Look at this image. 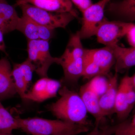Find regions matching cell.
<instances>
[{
  "mask_svg": "<svg viewBox=\"0 0 135 135\" xmlns=\"http://www.w3.org/2000/svg\"><path fill=\"white\" fill-rule=\"evenodd\" d=\"M79 94L88 112L95 119V126H99L104 119L99 106L100 96L93 88L90 81L81 86Z\"/></svg>",
  "mask_w": 135,
  "mask_h": 135,
  "instance_id": "9c48e42d",
  "label": "cell"
},
{
  "mask_svg": "<svg viewBox=\"0 0 135 135\" xmlns=\"http://www.w3.org/2000/svg\"><path fill=\"white\" fill-rule=\"evenodd\" d=\"M131 80L135 89V74L133 76H131Z\"/></svg>",
  "mask_w": 135,
  "mask_h": 135,
  "instance_id": "83f0119b",
  "label": "cell"
},
{
  "mask_svg": "<svg viewBox=\"0 0 135 135\" xmlns=\"http://www.w3.org/2000/svg\"><path fill=\"white\" fill-rule=\"evenodd\" d=\"M28 3L41 9L56 13H70L75 17L78 14L70 0H16L15 7Z\"/></svg>",
  "mask_w": 135,
  "mask_h": 135,
  "instance_id": "30bf717a",
  "label": "cell"
},
{
  "mask_svg": "<svg viewBox=\"0 0 135 135\" xmlns=\"http://www.w3.org/2000/svg\"><path fill=\"white\" fill-rule=\"evenodd\" d=\"M111 1V0H110V1Z\"/></svg>",
  "mask_w": 135,
  "mask_h": 135,
  "instance_id": "d6a6232c",
  "label": "cell"
},
{
  "mask_svg": "<svg viewBox=\"0 0 135 135\" xmlns=\"http://www.w3.org/2000/svg\"><path fill=\"white\" fill-rule=\"evenodd\" d=\"M19 129L28 134L42 135H77L89 131L88 126L60 119L40 118H18Z\"/></svg>",
  "mask_w": 135,
  "mask_h": 135,
  "instance_id": "7a4b0ae2",
  "label": "cell"
},
{
  "mask_svg": "<svg viewBox=\"0 0 135 135\" xmlns=\"http://www.w3.org/2000/svg\"><path fill=\"white\" fill-rule=\"evenodd\" d=\"M3 34L0 29V51L5 53L6 52V46L3 38Z\"/></svg>",
  "mask_w": 135,
  "mask_h": 135,
  "instance_id": "4316f807",
  "label": "cell"
},
{
  "mask_svg": "<svg viewBox=\"0 0 135 135\" xmlns=\"http://www.w3.org/2000/svg\"><path fill=\"white\" fill-rule=\"evenodd\" d=\"M126 79V91L129 105L133 109L135 104V89L131 80V77L125 76Z\"/></svg>",
  "mask_w": 135,
  "mask_h": 135,
  "instance_id": "7402d4cb",
  "label": "cell"
},
{
  "mask_svg": "<svg viewBox=\"0 0 135 135\" xmlns=\"http://www.w3.org/2000/svg\"><path fill=\"white\" fill-rule=\"evenodd\" d=\"M116 126V133L124 135H135V125L130 122L123 121Z\"/></svg>",
  "mask_w": 135,
  "mask_h": 135,
  "instance_id": "cb8c5ba5",
  "label": "cell"
},
{
  "mask_svg": "<svg viewBox=\"0 0 135 135\" xmlns=\"http://www.w3.org/2000/svg\"><path fill=\"white\" fill-rule=\"evenodd\" d=\"M22 15L50 29L65 28L75 17L70 13H56L41 9L28 3L19 6Z\"/></svg>",
  "mask_w": 135,
  "mask_h": 135,
  "instance_id": "3957f363",
  "label": "cell"
},
{
  "mask_svg": "<svg viewBox=\"0 0 135 135\" xmlns=\"http://www.w3.org/2000/svg\"><path fill=\"white\" fill-rule=\"evenodd\" d=\"M12 71L7 59L3 57L0 59V101L12 97L17 94Z\"/></svg>",
  "mask_w": 135,
  "mask_h": 135,
  "instance_id": "4fadbf2b",
  "label": "cell"
},
{
  "mask_svg": "<svg viewBox=\"0 0 135 135\" xmlns=\"http://www.w3.org/2000/svg\"><path fill=\"white\" fill-rule=\"evenodd\" d=\"M27 60L35 68V71L42 77H47L50 67L53 64H58L59 57L51 55L49 41L42 40H28Z\"/></svg>",
  "mask_w": 135,
  "mask_h": 135,
  "instance_id": "277c9868",
  "label": "cell"
},
{
  "mask_svg": "<svg viewBox=\"0 0 135 135\" xmlns=\"http://www.w3.org/2000/svg\"><path fill=\"white\" fill-rule=\"evenodd\" d=\"M126 87V77H124L118 86L114 111L117 118L122 122L127 118L132 110L128 103Z\"/></svg>",
  "mask_w": 135,
  "mask_h": 135,
  "instance_id": "ac0fdd59",
  "label": "cell"
},
{
  "mask_svg": "<svg viewBox=\"0 0 135 135\" xmlns=\"http://www.w3.org/2000/svg\"><path fill=\"white\" fill-rule=\"evenodd\" d=\"M81 12L93 4L92 0H70Z\"/></svg>",
  "mask_w": 135,
  "mask_h": 135,
  "instance_id": "484cf974",
  "label": "cell"
},
{
  "mask_svg": "<svg viewBox=\"0 0 135 135\" xmlns=\"http://www.w3.org/2000/svg\"><path fill=\"white\" fill-rule=\"evenodd\" d=\"M122 22L132 23L135 20V0H122L109 4L107 9Z\"/></svg>",
  "mask_w": 135,
  "mask_h": 135,
  "instance_id": "9a60e30c",
  "label": "cell"
},
{
  "mask_svg": "<svg viewBox=\"0 0 135 135\" xmlns=\"http://www.w3.org/2000/svg\"><path fill=\"white\" fill-rule=\"evenodd\" d=\"M0 135H12V134H3V133H0Z\"/></svg>",
  "mask_w": 135,
  "mask_h": 135,
  "instance_id": "f546056e",
  "label": "cell"
},
{
  "mask_svg": "<svg viewBox=\"0 0 135 135\" xmlns=\"http://www.w3.org/2000/svg\"><path fill=\"white\" fill-rule=\"evenodd\" d=\"M110 0H100L93 3L82 12V25L78 31L81 39L89 38L95 35L104 17L105 9Z\"/></svg>",
  "mask_w": 135,
  "mask_h": 135,
  "instance_id": "5b68a950",
  "label": "cell"
},
{
  "mask_svg": "<svg viewBox=\"0 0 135 135\" xmlns=\"http://www.w3.org/2000/svg\"><path fill=\"white\" fill-rule=\"evenodd\" d=\"M86 56L99 66L104 75L108 74L111 68L115 64V56L111 46L92 49H86Z\"/></svg>",
  "mask_w": 135,
  "mask_h": 135,
  "instance_id": "7c38bea8",
  "label": "cell"
},
{
  "mask_svg": "<svg viewBox=\"0 0 135 135\" xmlns=\"http://www.w3.org/2000/svg\"><path fill=\"white\" fill-rule=\"evenodd\" d=\"M130 122L133 125H135V114L133 119H132V120H131Z\"/></svg>",
  "mask_w": 135,
  "mask_h": 135,
  "instance_id": "f1b7e54d",
  "label": "cell"
},
{
  "mask_svg": "<svg viewBox=\"0 0 135 135\" xmlns=\"http://www.w3.org/2000/svg\"><path fill=\"white\" fill-rule=\"evenodd\" d=\"M61 87L59 81L42 77L35 83L31 90L25 94L23 99L41 103L56 96Z\"/></svg>",
  "mask_w": 135,
  "mask_h": 135,
  "instance_id": "52a82bcc",
  "label": "cell"
},
{
  "mask_svg": "<svg viewBox=\"0 0 135 135\" xmlns=\"http://www.w3.org/2000/svg\"><path fill=\"white\" fill-rule=\"evenodd\" d=\"M60 98L47 106V109L58 119L89 127L88 111L79 94L67 87L60 88Z\"/></svg>",
  "mask_w": 135,
  "mask_h": 135,
  "instance_id": "6da1fadb",
  "label": "cell"
},
{
  "mask_svg": "<svg viewBox=\"0 0 135 135\" xmlns=\"http://www.w3.org/2000/svg\"><path fill=\"white\" fill-rule=\"evenodd\" d=\"M117 73L108 80L105 91L99 97V103L102 117L114 113L116 95L118 88Z\"/></svg>",
  "mask_w": 135,
  "mask_h": 135,
  "instance_id": "8fae6325",
  "label": "cell"
},
{
  "mask_svg": "<svg viewBox=\"0 0 135 135\" xmlns=\"http://www.w3.org/2000/svg\"><path fill=\"white\" fill-rule=\"evenodd\" d=\"M32 135H40V134H33Z\"/></svg>",
  "mask_w": 135,
  "mask_h": 135,
  "instance_id": "1f68e13d",
  "label": "cell"
},
{
  "mask_svg": "<svg viewBox=\"0 0 135 135\" xmlns=\"http://www.w3.org/2000/svg\"><path fill=\"white\" fill-rule=\"evenodd\" d=\"M18 129V118L13 117L0 101V133L11 134L13 130Z\"/></svg>",
  "mask_w": 135,
  "mask_h": 135,
  "instance_id": "d6986e66",
  "label": "cell"
},
{
  "mask_svg": "<svg viewBox=\"0 0 135 135\" xmlns=\"http://www.w3.org/2000/svg\"><path fill=\"white\" fill-rule=\"evenodd\" d=\"M100 75H104L101 68L85 56L82 77L85 79L91 80Z\"/></svg>",
  "mask_w": 135,
  "mask_h": 135,
  "instance_id": "44dd1931",
  "label": "cell"
},
{
  "mask_svg": "<svg viewBox=\"0 0 135 135\" xmlns=\"http://www.w3.org/2000/svg\"><path fill=\"white\" fill-rule=\"evenodd\" d=\"M20 17L6 0H0V29L3 34L16 30Z\"/></svg>",
  "mask_w": 135,
  "mask_h": 135,
  "instance_id": "5bb4252c",
  "label": "cell"
},
{
  "mask_svg": "<svg viewBox=\"0 0 135 135\" xmlns=\"http://www.w3.org/2000/svg\"><path fill=\"white\" fill-rule=\"evenodd\" d=\"M126 36L130 46L135 47V24L131 23Z\"/></svg>",
  "mask_w": 135,
  "mask_h": 135,
  "instance_id": "d4e9b609",
  "label": "cell"
},
{
  "mask_svg": "<svg viewBox=\"0 0 135 135\" xmlns=\"http://www.w3.org/2000/svg\"><path fill=\"white\" fill-rule=\"evenodd\" d=\"M16 30L24 35L28 40L49 41L53 36V29L39 24L27 17L20 18Z\"/></svg>",
  "mask_w": 135,
  "mask_h": 135,
  "instance_id": "ba28073f",
  "label": "cell"
},
{
  "mask_svg": "<svg viewBox=\"0 0 135 135\" xmlns=\"http://www.w3.org/2000/svg\"><path fill=\"white\" fill-rule=\"evenodd\" d=\"M114 135H124L122 134H120V133H115V134Z\"/></svg>",
  "mask_w": 135,
  "mask_h": 135,
  "instance_id": "4dcf8cb0",
  "label": "cell"
},
{
  "mask_svg": "<svg viewBox=\"0 0 135 135\" xmlns=\"http://www.w3.org/2000/svg\"><path fill=\"white\" fill-rule=\"evenodd\" d=\"M85 58L62 59L59 57L58 64L62 68L66 80L76 82L82 77Z\"/></svg>",
  "mask_w": 135,
  "mask_h": 135,
  "instance_id": "e0dca14e",
  "label": "cell"
},
{
  "mask_svg": "<svg viewBox=\"0 0 135 135\" xmlns=\"http://www.w3.org/2000/svg\"><path fill=\"white\" fill-rule=\"evenodd\" d=\"M111 47L115 56L116 73L135 66V47H122L118 44Z\"/></svg>",
  "mask_w": 135,
  "mask_h": 135,
  "instance_id": "2e32d148",
  "label": "cell"
},
{
  "mask_svg": "<svg viewBox=\"0 0 135 135\" xmlns=\"http://www.w3.org/2000/svg\"><path fill=\"white\" fill-rule=\"evenodd\" d=\"M12 75L15 83L17 94L23 99L26 93L28 85L27 84L24 75L22 73L18 64H15L12 69Z\"/></svg>",
  "mask_w": 135,
  "mask_h": 135,
  "instance_id": "ffe728a7",
  "label": "cell"
},
{
  "mask_svg": "<svg viewBox=\"0 0 135 135\" xmlns=\"http://www.w3.org/2000/svg\"><path fill=\"white\" fill-rule=\"evenodd\" d=\"M116 125L101 127L99 126H95L93 130L86 135H114L116 133Z\"/></svg>",
  "mask_w": 135,
  "mask_h": 135,
  "instance_id": "603a6c76",
  "label": "cell"
},
{
  "mask_svg": "<svg viewBox=\"0 0 135 135\" xmlns=\"http://www.w3.org/2000/svg\"><path fill=\"white\" fill-rule=\"evenodd\" d=\"M131 23L109 21L104 18L95 35L98 41L107 46L118 44L119 39L126 36Z\"/></svg>",
  "mask_w": 135,
  "mask_h": 135,
  "instance_id": "8992f818",
  "label": "cell"
}]
</instances>
